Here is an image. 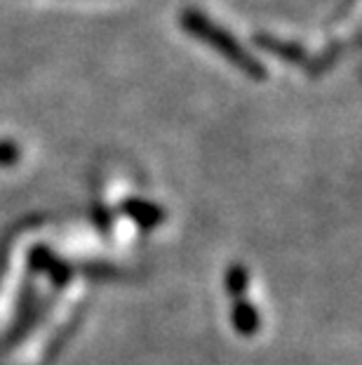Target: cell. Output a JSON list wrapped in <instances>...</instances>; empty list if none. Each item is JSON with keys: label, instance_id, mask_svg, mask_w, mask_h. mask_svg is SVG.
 Masks as SVG:
<instances>
[{"label": "cell", "instance_id": "11", "mask_svg": "<svg viewBox=\"0 0 362 365\" xmlns=\"http://www.w3.org/2000/svg\"><path fill=\"white\" fill-rule=\"evenodd\" d=\"M92 222H95V227L102 231V234H111L113 215H111V210L106 207L104 203H95V205H92Z\"/></svg>", "mask_w": 362, "mask_h": 365}, {"label": "cell", "instance_id": "6", "mask_svg": "<svg viewBox=\"0 0 362 365\" xmlns=\"http://www.w3.org/2000/svg\"><path fill=\"white\" fill-rule=\"evenodd\" d=\"M230 321H233L235 332H238V335H243V337H254L259 332V328H261L259 309L245 297L233 302V309H230Z\"/></svg>", "mask_w": 362, "mask_h": 365}, {"label": "cell", "instance_id": "12", "mask_svg": "<svg viewBox=\"0 0 362 365\" xmlns=\"http://www.w3.org/2000/svg\"><path fill=\"white\" fill-rule=\"evenodd\" d=\"M353 3H356V0H344V3H341V5H339V7H336V10H334V17H332V19H329V21H336V19H341V17H344V14H346V12H348V10H351V5H353Z\"/></svg>", "mask_w": 362, "mask_h": 365}, {"label": "cell", "instance_id": "10", "mask_svg": "<svg viewBox=\"0 0 362 365\" xmlns=\"http://www.w3.org/2000/svg\"><path fill=\"white\" fill-rule=\"evenodd\" d=\"M21 160V149L14 139H0V168H14Z\"/></svg>", "mask_w": 362, "mask_h": 365}, {"label": "cell", "instance_id": "3", "mask_svg": "<svg viewBox=\"0 0 362 365\" xmlns=\"http://www.w3.org/2000/svg\"><path fill=\"white\" fill-rule=\"evenodd\" d=\"M252 43H254V48L273 54V57H278L280 61H287V64L304 66L308 61L306 45L297 43V41H284V38L268 34V31H257V34L252 36Z\"/></svg>", "mask_w": 362, "mask_h": 365}, {"label": "cell", "instance_id": "8", "mask_svg": "<svg viewBox=\"0 0 362 365\" xmlns=\"http://www.w3.org/2000/svg\"><path fill=\"white\" fill-rule=\"evenodd\" d=\"M250 287V271L245 264L233 262L228 264L226 271H223V290H226L228 297L240 299Z\"/></svg>", "mask_w": 362, "mask_h": 365}, {"label": "cell", "instance_id": "4", "mask_svg": "<svg viewBox=\"0 0 362 365\" xmlns=\"http://www.w3.org/2000/svg\"><path fill=\"white\" fill-rule=\"evenodd\" d=\"M120 212L144 231H153V229L163 227L167 220L165 207L158 203H151V200H146V198H125L120 205Z\"/></svg>", "mask_w": 362, "mask_h": 365}, {"label": "cell", "instance_id": "5", "mask_svg": "<svg viewBox=\"0 0 362 365\" xmlns=\"http://www.w3.org/2000/svg\"><path fill=\"white\" fill-rule=\"evenodd\" d=\"M38 318V304H36V285L33 281H26V285L21 287V297L17 302V318H14V325H12V332L7 337L5 344L12 346L17 344L26 337V332L31 325L36 323Z\"/></svg>", "mask_w": 362, "mask_h": 365}, {"label": "cell", "instance_id": "7", "mask_svg": "<svg viewBox=\"0 0 362 365\" xmlns=\"http://www.w3.org/2000/svg\"><path fill=\"white\" fill-rule=\"evenodd\" d=\"M344 52H346V43L344 41L327 43L325 48L315 54V57H308V61L304 64L306 76H311V78H320V76H325L329 68H332L336 61L344 57Z\"/></svg>", "mask_w": 362, "mask_h": 365}, {"label": "cell", "instance_id": "1", "mask_svg": "<svg viewBox=\"0 0 362 365\" xmlns=\"http://www.w3.org/2000/svg\"><path fill=\"white\" fill-rule=\"evenodd\" d=\"M179 24L191 38L210 45L219 57L226 59L228 64H233L238 71L243 76H247L250 81L268 78V68L264 66V61L259 57H254L230 31H226L214 19H210L203 10H198V7H183L179 14Z\"/></svg>", "mask_w": 362, "mask_h": 365}, {"label": "cell", "instance_id": "9", "mask_svg": "<svg viewBox=\"0 0 362 365\" xmlns=\"http://www.w3.org/2000/svg\"><path fill=\"white\" fill-rule=\"evenodd\" d=\"M80 271L92 281H118V278H122V271L109 267V264H82Z\"/></svg>", "mask_w": 362, "mask_h": 365}, {"label": "cell", "instance_id": "2", "mask_svg": "<svg viewBox=\"0 0 362 365\" xmlns=\"http://www.w3.org/2000/svg\"><path fill=\"white\" fill-rule=\"evenodd\" d=\"M28 271L31 274H48L50 283L57 287H66L71 283L75 269L66 259L57 257L48 245H33L28 250Z\"/></svg>", "mask_w": 362, "mask_h": 365}]
</instances>
